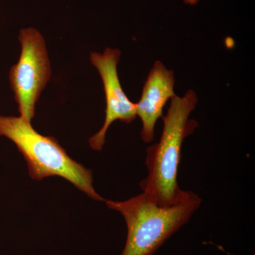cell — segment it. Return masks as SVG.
Returning a JSON list of instances; mask_svg holds the SVG:
<instances>
[{
    "mask_svg": "<svg viewBox=\"0 0 255 255\" xmlns=\"http://www.w3.org/2000/svg\"><path fill=\"white\" fill-rule=\"evenodd\" d=\"M197 102L192 90H188L184 97H172L167 114L162 117L160 140L147 148L145 164L148 174L140 186L159 205H173L185 192L178 185V170L184 140L199 126L196 120L189 119Z\"/></svg>",
    "mask_w": 255,
    "mask_h": 255,
    "instance_id": "cell-1",
    "label": "cell"
},
{
    "mask_svg": "<svg viewBox=\"0 0 255 255\" xmlns=\"http://www.w3.org/2000/svg\"><path fill=\"white\" fill-rule=\"evenodd\" d=\"M110 209L124 216L127 238L122 255H153L199 209L201 199L185 191L171 206L159 205L145 193L124 201L105 200Z\"/></svg>",
    "mask_w": 255,
    "mask_h": 255,
    "instance_id": "cell-2",
    "label": "cell"
},
{
    "mask_svg": "<svg viewBox=\"0 0 255 255\" xmlns=\"http://www.w3.org/2000/svg\"><path fill=\"white\" fill-rule=\"evenodd\" d=\"M0 136L11 140L22 154L30 177H61L96 201H105L93 186L91 169L74 160L54 137L44 136L21 117L0 116Z\"/></svg>",
    "mask_w": 255,
    "mask_h": 255,
    "instance_id": "cell-3",
    "label": "cell"
},
{
    "mask_svg": "<svg viewBox=\"0 0 255 255\" xmlns=\"http://www.w3.org/2000/svg\"><path fill=\"white\" fill-rule=\"evenodd\" d=\"M18 40L21 53L18 63L10 70V85L20 117L31 123L37 101L50 80L51 68L46 42L38 30L22 28Z\"/></svg>",
    "mask_w": 255,
    "mask_h": 255,
    "instance_id": "cell-4",
    "label": "cell"
},
{
    "mask_svg": "<svg viewBox=\"0 0 255 255\" xmlns=\"http://www.w3.org/2000/svg\"><path fill=\"white\" fill-rule=\"evenodd\" d=\"M121 54L120 50L107 48L103 53L94 52L90 55L91 63L98 70L103 82L107 105L103 127L89 139L93 150H102L105 143L106 134L113 122L119 120L130 124L136 119L135 104L128 98L119 81L117 65Z\"/></svg>",
    "mask_w": 255,
    "mask_h": 255,
    "instance_id": "cell-5",
    "label": "cell"
},
{
    "mask_svg": "<svg viewBox=\"0 0 255 255\" xmlns=\"http://www.w3.org/2000/svg\"><path fill=\"white\" fill-rule=\"evenodd\" d=\"M174 83L173 70L156 61L146 79L141 98L135 104L136 115L142 121V139L146 143L153 140L156 123L162 116L164 106L176 95Z\"/></svg>",
    "mask_w": 255,
    "mask_h": 255,
    "instance_id": "cell-6",
    "label": "cell"
},
{
    "mask_svg": "<svg viewBox=\"0 0 255 255\" xmlns=\"http://www.w3.org/2000/svg\"><path fill=\"white\" fill-rule=\"evenodd\" d=\"M198 1H199V0H184V1H185L187 4H196V3L198 2Z\"/></svg>",
    "mask_w": 255,
    "mask_h": 255,
    "instance_id": "cell-7",
    "label": "cell"
},
{
    "mask_svg": "<svg viewBox=\"0 0 255 255\" xmlns=\"http://www.w3.org/2000/svg\"></svg>",
    "mask_w": 255,
    "mask_h": 255,
    "instance_id": "cell-8",
    "label": "cell"
}]
</instances>
